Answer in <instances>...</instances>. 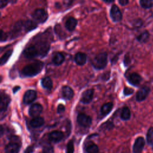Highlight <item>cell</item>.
I'll use <instances>...</instances> for the list:
<instances>
[{"label": "cell", "mask_w": 153, "mask_h": 153, "mask_svg": "<svg viewBox=\"0 0 153 153\" xmlns=\"http://www.w3.org/2000/svg\"><path fill=\"white\" fill-rule=\"evenodd\" d=\"M42 62L35 61L26 66L22 70V74L25 76H33L39 74L43 68Z\"/></svg>", "instance_id": "obj_1"}, {"label": "cell", "mask_w": 153, "mask_h": 153, "mask_svg": "<svg viewBox=\"0 0 153 153\" xmlns=\"http://www.w3.org/2000/svg\"><path fill=\"white\" fill-rule=\"evenodd\" d=\"M108 55L106 52L97 54L92 60V65L96 69H102L107 65Z\"/></svg>", "instance_id": "obj_2"}, {"label": "cell", "mask_w": 153, "mask_h": 153, "mask_svg": "<svg viewBox=\"0 0 153 153\" xmlns=\"http://www.w3.org/2000/svg\"><path fill=\"white\" fill-rule=\"evenodd\" d=\"M32 17L36 22L38 23H43L47 20L48 14L44 9L38 8L34 11L32 14Z\"/></svg>", "instance_id": "obj_3"}, {"label": "cell", "mask_w": 153, "mask_h": 153, "mask_svg": "<svg viewBox=\"0 0 153 153\" xmlns=\"http://www.w3.org/2000/svg\"><path fill=\"white\" fill-rule=\"evenodd\" d=\"M10 102V97L5 93L1 91L0 94V111L2 114L5 112Z\"/></svg>", "instance_id": "obj_4"}, {"label": "cell", "mask_w": 153, "mask_h": 153, "mask_svg": "<svg viewBox=\"0 0 153 153\" xmlns=\"http://www.w3.org/2000/svg\"><path fill=\"white\" fill-rule=\"evenodd\" d=\"M77 122L80 126L86 127L91 125L92 120L90 116L85 114L81 113L77 116Z\"/></svg>", "instance_id": "obj_5"}, {"label": "cell", "mask_w": 153, "mask_h": 153, "mask_svg": "<svg viewBox=\"0 0 153 153\" xmlns=\"http://www.w3.org/2000/svg\"><path fill=\"white\" fill-rule=\"evenodd\" d=\"M110 16L114 22H117L121 21L122 19V14L117 5L113 4L112 5L110 10Z\"/></svg>", "instance_id": "obj_6"}, {"label": "cell", "mask_w": 153, "mask_h": 153, "mask_svg": "<svg viewBox=\"0 0 153 153\" xmlns=\"http://www.w3.org/2000/svg\"><path fill=\"white\" fill-rule=\"evenodd\" d=\"M23 54L26 58H33L39 54L38 48L35 45H30L27 47L23 51Z\"/></svg>", "instance_id": "obj_7"}, {"label": "cell", "mask_w": 153, "mask_h": 153, "mask_svg": "<svg viewBox=\"0 0 153 153\" xmlns=\"http://www.w3.org/2000/svg\"><path fill=\"white\" fill-rule=\"evenodd\" d=\"M36 97V92L33 90H27L23 97V101L25 104L28 105L33 102Z\"/></svg>", "instance_id": "obj_8"}, {"label": "cell", "mask_w": 153, "mask_h": 153, "mask_svg": "<svg viewBox=\"0 0 153 153\" xmlns=\"http://www.w3.org/2000/svg\"><path fill=\"white\" fill-rule=\"evenodd\" d=\"M145 140L142 137H138L134 141L133 146V153H140L145 146Z\"/></svg>", "instance_id": "obj_9"}, {"label": "cell", "mask_w": 153, "mask_h": 153, "mask_svg": "<svg viewBox=\"0 0 153 153\" xmlns=\"http://www.w3.org/2000/svg\"><path fill=\"white\" fill-rule=\"evenodd\" d=\"M150 93V88L148 87L145 86L140 88L136 93V99L138 102L144 100Z\"/></svg>", "instance_id": "obj_10"}, {"label": "cell", "mask_w": 153, "mask_h": 153, "mask_svg": "<svg viewBox=\"0 0 153 153\" xmlns=\"http://www.w3.org/2000/svg\"><path fill=\"white\" fill-rule=\"evenodd\" d=\"M42 111V106L39 103H33L30 105L29 109V114L32 117H38Z\"/></svg>", "instance_id": "obj_11"}, {"label": "cell", "mask_w": 153, "mask_h": 153, "mask_svg": "<svg viewBox=\"0 0 153 153\" xmlns=\"http://www.w3.org/2000/svg\"><path fill=\"white\" fill-rule=\"evenodd\" d=\"M94 90L93 89H88L83 92L81 98V102L84 104H87L90 103L93 97Z\"/></svg>", "instance_id": "obj_12"}, {"label": "cell", "mask_w": 153, "mask_h": 153, "mask_svg": "<svg viewBox=\"0 0 153 153\" xmlns=\"http://www.w3.org/2000/svg\"><path fill=\"white\" fill-rule=\"evenodd\" d=\"M64 134L63 132L58 130H55L51 131L48 134V139L53 142L57 143L62 140L63 138Z\"/></svg>", "instance_id": "obj_13"}, {"label": "cell", "mask_w": 153, "mask_h": 153, "mask_svg": "<svg viewBox=\"0 0 153 153\" xmlns=\"http://www.w3.org/2000/svg\"><path fill=\"white\" fill-rule=\"evenodd\" d=\"M20 150V145L16 142H11L5 147L6 153H18Z\"/></svg>", "instance_id": "obj_14"}, {"label": "cell", "mask_w": 153, "mask_h": 153, "mask_svg": "<svg viewBox=\"0 0 153 153\" xmlns=\"http://www.w3.org/2000/svg\"><path fill=\"white\" fill-rule=\"evenodd\" d=\"M142 80L141 76L137 73H132L130 74L128 76V82L133 85L137 86L138 85Z\"/></svg>", "instance_id": "obj_15"}, {"label": "cell", "mask_w": 153, "mask_h": 153, "mask_svg": "<svg viewBox=\"0 0 153 153\" xmlns=\"http://www.w3.org/2000/svg\"><path fill=\"white\" fill-rule=\"evenodd\" d=\"M62 94L65 99L70 100L73 97L74 91L70 87L65 85L62 88Z\"/></svg>", "instance_id": "obj_16"}, {"label": "cell", "mask_w": 153, "mask_h": 153, "mask_svg": "<svg viewBox=\"0 0 153 153\" xmlns=\"http://www.w3.org/2000/svg\"><path fill=\"white\" fill-rule=\"evenodd\" d=\"M74 60H75V63L77 65L82 66V65H84L86 63L87 56L85 55V54H84L83 53L79 52L75 54Z\"/></svg>", "instance_id": "obj_17"}, {"label": "cell", "mask_w": 153, "mask_h": 153, "mask_svg": "<svg viewBox=\"0 0 153 153\" xmlns=\"http://www.w3.org/2000/svg\"><path fill=\"white\" fill-rule=\"evenodd\" d=\"M76 25H77L76 19H75L74 17H70L68 19V20L65 23V27L68 30L72 31L75 29V27L76 26Z\"/></svg>", "instance_id": "obj_18"}, {"label": "cell", "mask_w": 153, "mask_h": 153, "mask_svg": "<svg viewBox=\"0 0 153 153\" xmlns=\"http://www.w3.org/2000/svg\"><path fill=\"white\" fill-rule=\"evenodd\" d=\"M44 123V120L43 118L38 117L33 118L30 121V125L31 127L33 128H38L42 126Z\"/></svg>", "instance_id": "obj_19"}, {"label": "cell", "mask_w": 153, "mask_h": 153, "mask_svg": "<svg viewBox=\"0 0 153 153\" xmlns=\"http://www.w3.org/2000/svg\"><path fill=\"white\" fill-rule=\"evenodd\" d=\"M65 60V56L61 53H56L53 57V62L56 65H61Z\"/></svg>", "instance_id": "obj_20"}, {"label": "cell", "mask_w": 153, "mask_h": 153, "mask_svg": "<svg viewBox=\"0 0 153 153\" xmlns=\"http://www.w3.org/2000/svg\"><path fill=\"white\" fill-rule=\"evenodd\" d=\"M113 107V103L112 102H108L102 105L100 109L101 114L103 115H108L112 110Z\"/></svg>", "instance_id": "obj_21"}, {"label": "cell", "mask_w": 153, "mask_h": 153, "mask_svg": "<svg viewBox=\"0 0 153 153\" xmlns=\"http://www.w3.org/2000/svg\"><path fill=\"white\" fill-rule=\"evenodd\" d=\"M42 86L46 89H51L53 86V82L48 76H45L41 79Z\"/></svg>", "instance_id": "obj_22"}, {"label": "cell", "mask_w": 153, "mask_h": 153, "mask_svg": "<svg viewBox=\"0 0 153 153\" xmlns=\"http://www.w3.org/2000/svg\"><path fill=\"white\" fill-rule=\"evenodd\" d=\"M131 116V113L129 108L127 106H125L123 108L121 112V118L123 120H128L130 119Z\"/></svg>", "instance_id": "obj_23"}, {"label": "cell", "mask_w": 153, "mask_h": 153, "mask_svg": "<svg viewBox=\"0 0 153 153\" xmlns=\"http://www.w3.org/2000/svg\"><path fill=\"white\" fill-rule=\"evenodd\" d=\"M87 153H97L99 151V148L97 145L94 143H88L85 148Z\"/></svg>", "instance_id": "obj_24"}, {"label": "cell", "mask_w": 153, "mask_h": 153, "mask_svg": "<svg viewBox=\"0 0 153 153\" xmlns=\"http://www.w3.org/2000/svg\"><path fill=\"white\" fill-rule=\"evenodd\" d=\"M149 36V34L148 32L146 30V31L142 32L140 35H139L136 37V39L140 42H145L148 39Z\"/></svg>", "instance_id": "obj_25"}, {"label": "cell", "mask_w": 153, "mask_h": 153, "mask_svg": "<svg viewBox=\"0 0 153 153\" xmlns=\"http://www.w3.org/2000/svg\"><path fill=\"white\" fill-rule=\"evenodd\" d=\"M146 141L149 145L153 147V127H150L147 131Z\"/></svg>", "instance_id": "obj_26"}, {"label": "cell", "mask_w": 153, "mask_h": 153, "mask_svg": "<svg viewBox=\"0 0 153 153\" xmlns=\"http://www.w3.org/2000/svg\"><path fill=\"white\" fill-rule=\"evenodd\" d=\"M12 52H13V50H9L2 56L1 58V65H3L7 62V60L12 54Z\"/></svg>", "instance_id": "obj_27"}, {"label": "cell", "mask_w": 153, "mask_h": 153, "mask_svg": "<svg viewBox=\"0 0 153 153\" xmlns=\"http://www.w3.org/2000/svg\"><path fill=\"white\" fill-rule=\"evenodd\" d=\"M36 27V25L31 20H27L24 22V27L27 31L34 29Z\"/></svg>", "instance_id": "obj_28"}, {"label": "cell", "mask_w": 153, "mask_h": 153, "mask_svg": "<svg viewBox=\"0 0 153 153\" xmlns=\"http://www.w3.org/2000/svg\"><path fill=\"white\" fill-rule=\"evenodd\" d=\"M139 3L144 8H149L153 7V0H140Z\"/></svg>", "instance_id": "obj_29"}, {"label": "cell", "mask_w": 153, "mask_h": 153, "mask_svg": "<svg viewBox=\"0 0 153 153\" xmlns=\"http://www.w3.org/2000/svg\"><path fill=\"white\" fill-rule=\"evenodd\" d=\"M74 141L71 140L68 142L66 145V153H74Z\"/></svg>", "instance_id": "obj_30"}, {"label": "cell", "mask_w": 153, "mask_h": 153, "mask_svg": "<svg viewBox=\"0 0 153 153\" xmlns=\"http://www.w3.org/2000/svg\"><path fill=\"white\" fill-rule=\"evenodd\" d=\"M43 153H54L53 148L51 146H45L43 148Z\"/></svg>", "instance_id": "obj_31"}, {"label": "cell", "mask_w": 153, "mask_h": 153, "mask_svg": "<svg viewBox=\"0 0 153 153\" xmlns=\"http://www.w3.org/2000/svg\"><path fill=\"white\" fill-rule=\"evenodd\" d=\"M133 93V90L131 88L128 87H125L124 88V94L125 96H128L131 94Z\"/></svg>", "instance_id": "obj_32"}, {"label": "cell", "mask_w": 153, "mask_h": 153, "mask_svg": "<svg viewBox=\"0 0 153 153\" xmlns=\"http://www.w3.org/2000/svg\"><path fill=\"white\" fill-rule=\"evenodd\" d=\"M65 108L64 106V105H63L62 104H59L57 106V113L59 114H60V113H62L65 111Z\"/></svg>", "instance_id": "obj_33"}, {"label": "cell", "mask_w": 153, "mask_h": 153, "mask_svg": "<svg viewBox=\"0 0 153 153\" xmlns=\"http://www.w3.org/2000/svg\"><path fill=\"white\" fill-rule=\"evenodd\" d=\"M8 37V35L7 33H4L2 30H1V41L3 42L7 40V38Z\"/></svg>", "instance_id": "obj_34"}, {"label": "cell", "mask_w": 153, "mask_h": 153, "mask_svg": "<svg viewBox=\"0 0 153 153\" xmlns=\"http://www.w3.org/2000/svg\"><path fill=\"white\" fill-rule=\"evenodd\" d=\"M34 150V148L32 146H28L25 151L24 153H32L33 152Z\"/></svg>", "instance_id": "obj_35"}, {"label": "cell", "mask_w": 153, "mask_h": 153, "mask_svg": "<svg viewBox=\"0 0 153 153\" xmlns=\"http://www.w3.org/2000/svg\"><path fill=\"white\" fill-rule=\"evenodd\" d=\"M8 1H4V0H1L0 2V8H3L4 7H5L7 3H8Z\"/></svg>", "instance_id": "obj_36"}, {"label": "cell", "mask_w": 153, "mask_h": 153, "mask_svg": "<svg viewBox=\"0 0 153 153\" xmlns=\"http://www.w3.org/2000/svg\"><path fill=\"white\" fill-rule=\"evenodd\" d=\"M118 2L121 5H126L128 3V1H127V0H119Z\"/></svg>", "instance_id": "obj_37"}, {"label": "cell", "mask_w": 153, "mask_h": 153, "mask_svg": "<svg viewBox=\"0 0 153 153\" xmlns=\"http://www.w3.org/2000/svg\"><path fill=\"white\" fill-rule=\"evenodd\" d=\"M134 25L137 26H140L142 25V21L140 20H137L136 21V23H134Z\"/></svg>", "instance_id": "obj_38"}, {"label": "cell", "mask_w": 153, "mask_h": 153, "mask_svg": "<svg viewBox=\"0 0 153 153\" xmlns=\"http://www.w3.org/2000/svg\"><path fill=\"white\" fill-rule=\"evenodd\" d=\"M20 88V87L19 86H16V87H14L13 88V93H16L18 91V90H19Z\"/></svg>", "instance_id": "obj_39"}, {"label": "cell", "mask_w": 153, "mask_h": 153, "mask_svg": "<svg viewBox=\"0 0 153 153\" xmlns=\"http://www.w3.org/2000/svg\"><path fill=\"white\" fill-rule=\"evenodd\" d=\"M2 133H3V127H2V126H1V136L2 135Z\"/></svg>", "instance_id": "obj_40"}, {"label": "cell", "mask_w": 153, "mask_h": 153, "mask_svg": "<svg viewBox=\"0 0 153 153\" xmlns=\"http://www.w3.org/2000/svg\"><path fill=\"white\" fill-rule=\"evenodd\" d=\"M105 2H106V3H111V2H112L113 1H106V0H105L103 1Z\"/></svg>", "instance_id": "obj_41"}]
</instances>
